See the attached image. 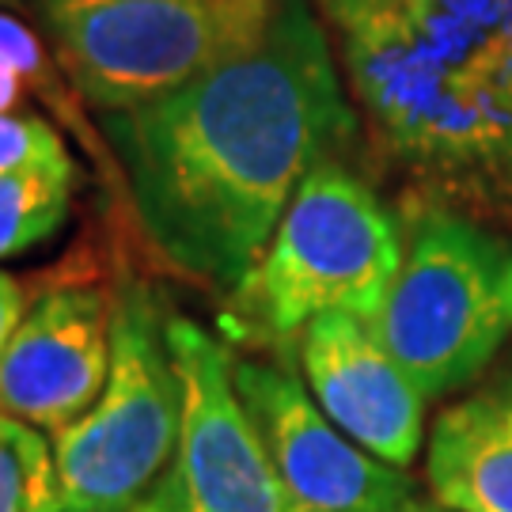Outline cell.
Listing matches in <instances>:
<instances>
[{
    "instance_id": "obj_1",
    "label": "cell",
    "mask_w": 512,
    "mask_h": 512,
    "mask_svg": "<svg viewBox=\"0 0 512 512\" xmlns=\"http://www.w3.org/2000/svg\"><path fill=\"white\" fill-rule=\"evenodd\" d=\"M353 107L319 4L281 0L255 42L179 92L107 114L103 137L152 251L232 293L300 183L353 148Z\"/></svg>"
},
{
    "instance_id": "obj_2",
    "label": "cell",
    "mask_w": 512,
    "mask_h": 512,
    "mask_svg": "<svg viewBox=\"0 0 512 512\" xmlns=\"http://www.w3.org/2000/svg\"><path fill=\"white\" fill-rule=\"evenodd\" d=\"M349 95L418 198L512 220V0H315Z\"/></svg>"
},
{
    "instance_id": "obj_3",
    "label": "cell",
    "mask_w": 512,
    "mask_h": 512,
    "mask_svg": "<svg viewBox=\"0 0 512 512\" xmlns=\"http://www.w3.org/2000/svg\"><path fill=\"white\" fill-rule=\"evenodd\" d=\"M403 213L327 160L300 183L255 270L232 289L224 330L247 342H293L311 319L349 311L372 323L403 266Z\"/></svg>"
},
{
    "instance_id": "obj_4",
    "label": "cell",
    "mask_w": 512,
    "mask_h": 512,
    "mask_svg": "<svg viewBox=\"0 0 512 512\" xmlns=\"http://www.w3.org/2000/svg\"><path fill=\"white\" fill-rule=\"evenodd\" d=\"M403 266L368 323L429 403L486 376L512 338V239L429 198L403 205Z\"/></svg>"
},
{
    "instance_id": "obj_5",
    "label": "cell",
    "mask_w": 512,
    "mask_h": 512,
    "mask_svg": "<svg viewBox=\"0 0 512 512\" xmlns=\"http://www.w3.org/2000/svg\"><path fill=\"white\" fill-rule=\"evenodd\" d=\"M73 88L103 114L186 88L255 42L281 0H35Z\"/></svg>"
},
{
    "instance_id": "obj_6",
    "label": "cell",
    "mask_w": 512,
    "mask_h": 512,
    "mask_svg": "<svg viewBox=\"0 0 512 512\" xmlns=\"http://www.w3.org/2000/svg\"><path fill=\"white\" fill-rule=\"evenodd\" d=\"M179 372L167 315L148 285L129 281L114 300V353L103 395L54 437L61 512H126L171 467L179 444Z\"/></svg>"
},
{
    "instance_id": "obj_7",
    "label": "cell",
    "mask_w": 512,
    "mask_h": 512,
    "mask_svg": "<svg viewBox=\"0 0 512 512\" xmlns=\"http://www.w3.org/2000/svg\"><path fill=\"white\" fill-rule=\"evenodd\" d=\"M167 346L179 372V444L156 482L167 512H285L281 482L213 334L167 315Z\"/></svg>"
},
{
    "instance_id": "obj_8",
    "label": "cell",
    "mask_w": 512,
    "mask_h": 512,
    "mask_svg": "<svg viewBox=\"0 0 512 512\" xmlns=\"http://www.w3.org/2000/svg\"><path fill=\"white\" fill-rule=\"evenodd\" d=\"M232 376L270 452L285 512H410L418 505L414 478L349 440L293 368L232 357Z\"/></svg>"
},
{
    "instance_id": "obj_9",
    "label": "cell",
    "mask_w": 512,
    "mask_h": 512,
    "mask_svg": "<svg viewBox=\"0 0 512 512\" xmlns=\"http://www.w3.org/2000/svg\"><path fill=\"white\" fill-rule=\"evenodd\" d=\"M110 353V296L92 285L50 289L27 308L0 353V414L57 437L103 395Z\"/></svg>"
},
{
    "instance_id": "obj_10",
    "label": "cell",
    "mask_w": 512,
    "mask_h": 512,
    "mask_svg": "<svg viewBox=\"0 0 512 512\" xmlns=\"http://www.w3.org/2000/svg\"><path fill=\"white\" fill-rule=\"evenodd\" d=\"M296 349L319 410L372 456L410 471L425 444L429 399L387 353L376 330L349 311H327L304 327Z\"/></svg>"
},
{
    "instance_id": "obj_11",
    "label": "cell",
    "mask_w": 512,
    "mask_h": 512,
    "mask_svg": "<svg viewBox=\"0 0 512 512\" xmlns=\"http://www.w3.org/2000/svg\"><path fill=\"white\" fill-rule=\"evenodd\" d=\"M425 478L444 509L512 512V365L440 410L425 440Z\"/></svg>"
},
{
    "instance_id": "obj_12",
    "label": "cell",
    "mask_w": 512,
    "mask_h": 512,
    "mask_svg": "<svg viewBox=\"0 0 512 512\" xmlns=\"http://www.w3.org/2000/svg\"><path fill=\"white\" fill-rule=\"evenodd\" d=\"M76 190V160L0 171V262L61 232Z\"/></svg>"
},
{
    "instance_id": "obj_13",
    "label": "cell",
    "mask_w": 512,
    "mask_h": 512,
    "mask_svg": "<svg viewBox=\"0 0 512 512\" xmlns=\"http://www.w3.org/2000/svg\"><path fill=\"white\" fill-rule=\"evenodd\" d=\"M0 65L12 69V73L42 99V107L54 110L57 122L69 129V133H76L80 145L88 148L92 156L114 160V156L103 152V145H99L92 122H88V114H84V95L73 88V80L65 76L61 61L50 57V50L42 46V38H38L27 23H19V19L8 16V12H0Z\"/></svg>"
},
{
    "instance_id": "obj_14",
    "label": "cell",
    "mask_w": 512,
    "mask_h": 512,
    "mask_svg": "<svg viewBox=\"0 0 512 512\" xmlns=\"http://www.w3.org/2000/svg\"><path fill=\"white\" fill-rule=\"evenodd\" d=\"M0 512H61L54 444L8 414H0Z\"/></svg>"
},
{
    "instance_id": "obj_15",
    "label": "cell",
    "mask_w": 512,
    "mask_h": 512,
    "mask_svg": "<svg viewBox=\"0 0 512 512\" xmlns=\"http://www.w3.org/2000/svg\"><path fill=\"white\" fill-rule=\"evenodd\" d=\"M65 160H73V156L61 141V133L46 118H38V114L0 118V171L27 164H65Z\"/></svg>"
},
{
    "instance_id": "obj_16",
    "label": "cell",
    "mask_w": 512,
    "mask_h": 512,
    "mask_svg": "<svg viewBox=\"0 0 512 512\" xmlns=\"http://www.w3.org/2000/svg\"><path fill=\"white\" fill-rule=\"evenodd\" d=\"M23 289L12 274H0V353L8 346V338L16 334L19 319H23Z\"/></svg>"
},
{
    "instance_id": "obj_17",
    "label": "cell",
    "mask_w": 512,
    "mask_h": 512,
    "mask_svg": "<svg viewBox=\"0 0 512 512\" xmlns=\"http://www.w3.org/2000/svg\"><path fill=\"white\" fill-rule=\"evenodd\" d=\"M27 95H31V88H27L12 69L0 65V118H8V114H27Z\"/></svg>"
},
{
    "instance_id": "obj_18",
    "label": "cell",
    "mask_w": 512,
    "mask_h": 512,
    "mask_svg": "<svg viewBox=\"0 0 512 512\" xmlns=\"http://www.w3.org/2000/svg\"><path fill=\"white\" fill-rule=\"evenodd\" d=\"M126 512H167L164 501H160V494H156V486H152V494H145L137 505H129Z\"/></svg>"
},
{
    "instance_id": "obj_19",
    "label": "cell",
    "mask_w": 512,
    "mask_h": 512,
    "mask_svg": "<svg viewBox=\"0 0 512 512\" xmlns=\"http://www.w3.org/2000/svg\"><path fill=\"white\" fill-rule=\"evenodd\" d=\"M410 512H452V509H444V505H440V509H425V505H414Z\"/></svg>"
}]
</instances>
